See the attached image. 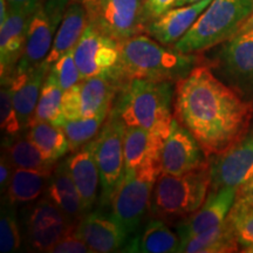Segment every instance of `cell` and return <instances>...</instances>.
Wrapping results in <instances>:
<instances>
[{"mask_svg":"<svg viewBox=\"0 0 253 253\" xmlns=\"http://www.w3.org/2000/svg\"><path fill=\"white\" fill-rule=\"evenodd\" d=\"M25 227L30 248L33 251L48 252L63 237L74 232L77 226L43 197L26 210Z\"/></svg>","mask_w":253,"mask_h":253,"instance_id":"cell-12","label":"cell"},{"mask_svg":"<svg viewBox=\"0 0 253 253\" xmlns=\"http://www.w3.org/2000/svg\"><path fill=\"white\" fill-rule=\"evenodd\" d=\"M120 61L113 79L120 84L149 80L177 82L197 66V56L179 52L175 46H166L150 36L138 34L120 42Z\"/></svg>","mask_w":253,"mask_h":253,"instance_id":"cell-2","label":"cell"},{"mask_svg":"<svg viewBox=\"0 0 253 253\" xmlns=\"http://www.w3.org/2000/svg\"><path fill=\"white\" fill-rule=\"evenodd\" d=\"M175 2L176 0H145L144 17L147 27L155 19L175 7Z\"/></svg>","mask_w":253,"mask_h":253,"instance_id":"cell-37","label":"cell"},{"mask_svg":"<svg viewBox=\"0 0 253 253\" xmlns=\"http://www.w3.org/2000/svg\"><path fill=\"white\" fill-rule=\"evenodd\" d=\"M72 1H77L80 2L87 8L88 12V19L93 18V15L96 11V5H97V0H72Z\"/></svg>","mask_w":253,"mask_h":253,"instance_id":"cell-40","label":"cell"},{"mask_svg":"<svg viewBox=\"0 0 253 253\" xmlns=\"http://www.w3.org/2000/svg\"><path fill=\"white\" fill-rule=\"evenodd\" d=\"M208 156L195 136L173 118L171 128L161 153L162 172L184 175L210 167Z\"/></svg>","mask_w":253,"mask_h":253,"instance_id":"cell-13","label":"cell"},{"mask_svg":"<svg viewBox=\"0 0 253 253\" xmlns=\"http://www.w3.org/2000/svg\"><path fill=\"white\" fill-rule=\"evenodd\" d=\"M252 11L253 0H212L188 33L175 43V48L195 54L229 41Z\"/></svg>","mask_w":253,"mask_h":253,"instance_id":"cell-5","label":"cell"},{"mask_svg":"<svg viewBox=\"0 0 253 253\" xmlns=\"http://www.w3.org/2000/svg\"><path fill=\"white\" fill-rule=\"evenodd\" d=\"M14 204L6 201L1 207L0 217V251L11 253L21 248V232L19 226Z\"/></svg>","mask_w":253,"mask_h":253,"instance_id":"cell-33","label":"cell"},{"mask_svg":"<svg viewBox=\"0 0 253 253\" xmlns=\"http://www.w3.org/2000/svg\"><path fill=\"white\" fill-rule=\"evenodd\" d=\"M126 126L116 109L110 110L99 135L93 140L94 154L101 176V204L108 207L125 176V132Z\"/></svg>","mask_w":253,"mask_h":253,"instance_id":"cell-7","label":"cell"},{"mask_svg":"<svg viewBox=\"0 0 253 253\" xmlns=\"http://www.w3.org/2000/svg\"><path fill=\"white\" fill-rule=\"evenodd\" d=\"M75 233L95 253L121 251L129 233L112 213L88 212L75 227Z\"/></svg>","mask_w":253,"mask_h":253,"instance_id":"cell-15","label":"cell"},{"mask_svg":"<svg viewBox=\"0 0 253 253\" xmlns=\"http://www.w3.org/2000/svg\"><path fill=\"white\" fill-rule=\"evenodd\" d=\"M167 132L148 130L141 126H126L125 132V170L135 171L148 161L161 162Z\"/></svg>","mask_w":253,"mask_h":253,"instance_id":"cell-22","label":"cell"},{"mask_svg":"<svg viewBox=\"0 0 253 253\" xmlns=\"http://www.w3.org/2000/svg\"><path fill=\"white\" fill-rule=\"evenodd\" d=\"M73 50L81 79L99 75L113 78L121 55L119 41L107 36L90 21Z\"/></svg>","mask_w":253,"mask_h":253,"instance_id":"cell-9","label":"cell"},{"mask_svg":"<svg viewBox=\"0 0 253 253\" xmlns=\"http://www.w3.org/2000/svg\"><path fill=\"white\" fill-rule=\"evenodd\" d=\"M32 14L9 8L6 21L0 25V73L1 84H8L23 58Z\"/></svg>","mask_w":253,"mask_h":253,"instance_id":"cell-16","label":"cell"},{"mask_svg":"<svg viewBox=\"0 0 253 253\" xmlns=\"http://www.w3.org/2000/svg\"><path fill=\"white\" fill-rule=\"evenodd\" d=\"M181 238L162 219L154 218L126 245L123 252L171 253L177 252Z\"/></svg>","mask_w":253,"mask_h":253,"instance_id":"cell-25","label":"cell"},{"mask_svg":"<svg viewBox=\"0 0 253 253\" xmlns=\"http://www.w3.org/2000/svg\"><path fill=\"white\" fill-rule=\"evenodd\" d=\"M66 163L88 213L96 203L101 188L100 170L95 158L93 141L80 150L72 153L66 158Z\"/></svg>","mask_w":253,"mask_h":253,"instance_id":"cell-20","label":"cell"},{"mask_svg":"<svg viewBox=\"0 0 253 253\" xmlns=\"http://www.w3.org/2000/svg\"><path fill=\"white\" fill-rule=\"evenodd\" d=\"M55 75L56 81L59 82L60 87L63 90H67L69 88L81 81V74L79 71L77 62L74 59V50H69L65 55H62L54 65L49 69Z\"/></svg>","mask_w":253,"mask_h":253,"instance_id":"cell-35","label":"cell"},{"mask_svg":"<svg viewBox=\"0 0 253 253\" xmlns=\"http://www.w3.org/2000/svg\"><path fill=\"white\" fill-rule=\"evenodd\" d=\"M26 136L50 162L58 163L60 158L71 151L63 129L49 122H31Z\"/></svg>","mask_w":253,"mask_h":253,"instance_id":"cell-27","label":"cell"},{"mask_svg":"<svg viewBox=\"0 0 253 253\" xmlns=\"http://www.w3.org/2000/svg\"><path fill=\"white\" fill-rule=\"evenodd\" d=\"M229 220L243 249L253 244V205L244 199L237 198L231 209Z\"/></svg>","mask_w":253,"mask_h":253,"instance_id":"cell-32","label":"cell"},{"mask_svg":"<svg viewBox=\"0 0 253 253\" xmlns=\"http://www.w3.org/2000/svg\"><path fill=\"white\" fill-rule=\"evenodd\" d=\"M0 121H1V130L5 132L6 136L17 135L23 130L13 103V96H12V89L9 84H1Z\"/></svg>","mask_w":253,"mask_h":253,"instance_id":"cell-34","label":"cell"},{"mask_svg":"<svg viewBox=\"0 0 253 253\" xmlns=\"http://www.w3.org/2000/svg\"><path fill=\"white\" fill-rule=\"evenodd\" d=\"M249 31H253V11H252V13L249 15V18L246 19L245 23L242 25V27L239 28L238 33H237V34L243 33V32H249ZM237 34H236V36H237Z\"/></svg>","mask_w":253,"mask_h":253,"instance_id":"cell-41","label":"cell"},{"mask_svg":"<svg viewBox=\"0 0 253 253\" xmlns=\"http://www.w3.org/2000/svg\"><path fill=\"white\" fill-rule=\"evenodd\" d=\"M2 153L8 157L15 169L53 171L56 164L46 160L42 153L28 140L27 136L23 137V135L6 136L2 142Z\"/></svg>","mask_w":253,"mask_h":253,"instance_id":"cell-29","label":"cell"},{"mask_svg":"<svg viewBox=\"0 0 253 253\" xmlns=\"http://www.w3.org/2000/svg\"><path fill=\"white\" fill-rule=\"evenodd\" d=\"M15 168L8 157L2 153L1 158H0V189H1V194L6 192L9 183H11L12 177H13Z\"/></svg>","mask_w":253,"mask_h":253,"instance_id":"cell-38","label":"cell"},{"mask_svg":"<svg viewBox=\"0 0 253 253\" xmlns=\"http://www.w3.org/2000/svg\"><path fill=\"white\" fill-rule=\"evenodd\" d=\"M45 198L54 204L75 226L87 214L66 160L55 164L45 190Z\"/></svg>","mask_w":253,"mask_h":253,"instance_id":"cell-19","label":"cell"},{"mask_svg":"<svg viewBox=\"0 0 253 253\" xmlns=\"http://www.w3.org/2000/svg\"><path fill=\"white\" fill-rule=\"evenodd\" d=\"M237 198H242V199H244L245 202H248V203H250L251 205H253V190H252V191L248 192V194H245V195L237 196Z\"/></svg>","mask_w":253,"mask_h":253,"instance_id":"cell-42","label":"cell"},{"mask_svg":"<svg viewBox=\"0 0 253 253\" xmlns=\"http://www.w3.org/2000/svg\"><path fill=\"white\" fill-rule=\"evenodd\" d=\"M242 252H245V253H253V244L248 246V248L243 249Z\"/></svg>","mask_w":253,"mask_h":253,"instance_id":"cell-44","label":"cell"},{"mask_svg":"<svg viewBox=\"0 0 253 253\" xmlns=\"http://www.w3.org/2000/svg\"><path fill=\"white\" fill-rule=\"evenodd\" d=\"M232 224L226 218L219 225L211 227L188 239L181 240L177 252L183 253H231L239 251Z\"/></svg>","mask_w":253,"mask_h":253,"instance_id":"cell-24","label":"cell"},{"mask_svg":"<svg viewBox=\"0 0 253 253\" xmlns=\"http://www.w3.org/2000/svg\"><path fill=\"white\" fill-rule=\"evenodd\" d=\"M52 171L15 169L6 190V201L12 204L30 203L45 194Z\"/></svg>","mask_w":253,"mask_h":253,"instance_id":"cell-28","label":"cell"},{"mask_svg":"<svg viewBox=\"0 0 253 253\" xmlns=\"http://www.w3.org/2000/svg\"><path fill=\"white\" fill-rule=\"evenodd\" d=\"M221 58L231 75L253 82V31L243 32L230 39Z\"/></svg>","mask_w":253,"mask_h":253,"instance_id":"cell-26","label":"cell"},{"mask_svg":"<svg viewBox=\"0 0 253 253\" xmlns=\"http://www.w3.org/2000/svg\"><path fill=\"white\" fill-rule=\"evenodd\" d=\"M62 95L63 89L56 81L55 75L49 71L41 88L37 109L31 122L45 121L61 126L65 121L62 116Z\"/></svg>","mask_w":253,"mask_h":253,"instance_id":"cell-30","label":"cell"},{"mask_svg":"<svg viewBox=\"0 0 253 253\" xmlns=\"http://www.w3.org/2000/svg\"><path fill=\"white\" fill-rule=\"evenodd\" d=\"M88 21L89 19H88L87 8L80 2H69L61 24L55 33L52 49L45 61L42 62L47 68L50 69L62 55L74 49L86 30Z\"/></svg>","mask_w":253,"mask_h":253,"instance_id":"cell-23","label":"cell"},{"mask_svg":"<svg viewBox=\"0 0 253 253\" xmlns=\"http://www.w3.org/2000/svg\"><path fill=\"white\" fill-rule=\"evenodd\" d=\"M161 172V162L148 161L140 169L125 172L116 189L110 203L112 214L129 235L137 231L145 213L149 211L155 183Z\"/></svg>","mask_w":253,"mask_h":253,"instance_id":"cell-6","label":"cell"},{"mask_svg":"<svg viewBox=\"0 0 253 253\" xmlns=\"http://www.w3.org/2000/svg\"><path fill=\"white\" fill-rule=\"evenodd\" d=\"M211 188L236 186L237 196L253 190V132L243 137L210 166Z\"/></svg>","mask_w":253,"mask_h":253,"instance_id":"cell-11","label":"cell"},{"mask_svg":"<svg viewBox=\"0 0 253 253\" xmlns=\"http://www.w3.org/2000/svg\"><path fill=\"white\" fill-rule=\"evenodd\" d=\"M211 1L212 0H201L195 4L170 8L148 25L147 33L162 45L175 46L194 26Z\"/></svg>","mask_w":253,"mask_h":253,"instance_id":"cell-17","label":"cell"},{"mask_svg":"<svg viewBox=\"0 0 253 253\" xmlns=\"http://www.w3.org/2000/svg\"><path fill=\"white\" fill-rule=\"evenodd\" d=\"M9 8L17 9L27 14H33L41 2L40 0H7Z\"/></svg>","mask_w":253,"mask_h":253,"instance_id":"cell-39","label":"cell"},{"mask_svg":"<svg viewBox=\"0 0 253 253\" xmlns=\"http://www.w3.org/2000/svg\"><path fill=\"white\" fill-rule=\"evenodd\" d=\"M211 183L210 167L184 175L161 172L151 195V216L164 221L185 219L203 205Z\"/></svg>","mask_w":253,"mask_h":253,"instance_id":"cell-4","label":"cell"},{"mask_svg":"<svg viewBox=\"0 0 253 253\" xmlns=\"http://www.w3.org/2000/svg\"><path fill=\"white\" fill-rule=\"evenodd\" d=\"M49 253H93L89 246L79 237L77 233L72 232L63 237L48 250Z\"/></svg>","mask_w":253,"mask_h":253,"instance_id":"cell-36","label":"cell"},{"mask_svg":"<svg viewBox=\"0 0 253 253\" xmlns=\"http://www.w3.org/2000/svg\"><path fill=\"white\" fill-rule=\"evenodd\" d=\"M56 31L41 2L31 17L25 52L15 68V73L28 72L45 61L52 49Z\"/></svg>","mask_w":253,"mask_h":253,"instance_id":"cell-18","label":"cell"},{"mask_svg":"<svg viewBox=\"0 0 253 253\" xmlns=\"http://www.w3.org/2000/svg\"><path fill=\"white\" fill-rule=\"evenodd\" d=\"M145 0H97L90 23L119 42L147 33Z\"/></svg>","mask_w":253,"mask_h":253,"instance_id":"cell-10","label":"cell"},{"mask_svg":"<svg viewBox=\"0 0 253 253\" xmlns=\"http://www.w3.org/2000/svg\"><path fill=\"white\" fill-rule=\"evenodd\" d=\"M198 1H201V0H176L175 7H179V6L190 5V4H195V2H198Z\"/></svg>","mask_w":253,"mask_h":253,"instance_id":"cell-43","label":"cell"},{"mask_svg":"<svg viewBox=\"0 0 253 253\" xmlns=\"http://www.w3.org/2000/svg\"><path fill=\"white\" fill-rule=\"evenodd\" d=\"M114 106L126 126H141L148 130L169 134L173 119L172 82L131 80L121 87Z\"/></svg>","mask_w":253,"mask_h":253,"instance_id":"cell-3","label":"cell"},{"mask_svg":"<svg viewBox=\"0 0 253 253\" xmlns=\"http://www.w3.org/2000/svg\"><path fill=\"white\" fill-rule=\"evenodd\" d=\"M237 194L238 190L236 186H221L211 190L203 205L177 225V235L181 240L188 239L223 223L235 204Z\"/></svg>","mask_w":253,"mask_h":253,"instance_id":"cell-14","label":"cell"},{"mask_svg":"<svg viewBox=\"0 0 253 253\" xmlns=\"http://www.w3.org/2000/svg\"><path fill=\"white\" fill-rule=\"evenodd\" d=\"M49 69L43 63L31 71L24 73H14L11 84L13 103L17 110L21 129L28 128L36 112L39 101L41 88L46 80Z\"/></svg>","mask_w":253,"mask_h":253,"instance_id":"cell-21","label":"cell"},{"mask_svg":"<svg viewBox=\"0 0 253 253\" xmlns=\"http://www.w3.org/2000/svg\"><path fill=\"white\" fill-rule=\"evenodd\" d=\"M120 84L113 78L99 75L82 79L63 90L62 116L65 120L93 118L113 107Z\"/></svg>","mask_w":253,"mask_h":253,"instance_id":"cell-8","label":"cell"},{"mask_svg":"<svg viewBox=\"0 0 253 253\" xmlns=\"http://www.w3.org/2000/svg\"><path fill=\"white\" fill-rule=\"evenodd\" d=\"M252 113V104L205 66H196L175 84L173 118L195 136L207 156H218L242 140Z\"/></svg>","mask_w":253,"mask_h":253,"instance_id":"cell-1","label":"cell"},{"mask_svg":"<svg viewBox=\"0 0 253 253\" xmlns=\"http://www.w3.org/2000/svg\"><path fill=\"white\" fill-rule=\"evenodd\" d=\"M112 108L103 110L93 118L65 120L62 122L61 128L67 136L71 153L80 150L81 148H84V145L93 141L99 135L104 122L108 119Z\"/></svg>","mask_w":253,"mask_h":253,"instance_id":"cell-31","label":"cell"}]
</instances>
